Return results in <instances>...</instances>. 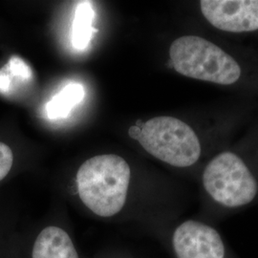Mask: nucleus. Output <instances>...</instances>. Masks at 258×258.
I'll return each instance as SVG.
<instances>
[{
  "label": "nucleus",
  "mask_w": 258,
  "mask_h": 258,
  "mask_svg": "<svg viewBox=\"0 0 258 258\" xmlns=\"http://www.w3.org/2000/svg\"><path fill=\"white\" fill-rule=\"evenodd\" d=\"M258 112V102L231 96L185 116L138 120L128 130L149 156L197 181L207 162L229 146Z\"/></svg>",
  "instance_id": "1"
},
{
  "label": "nucleus",
  "mask_w": 258,
  "mask_h": 258,
  "mask_svg": "<svg viewBox=\"0 0 258 258\" xmlns=\"http://www.w3.org/2000/svg\"><path fill=\"white\" fill-rule=\"evenodd\" d=\"M166 64L177 74L258 102V49L191 26L171 39Z\"/></svg>",
  "instance_id": "2"
},
{
  "label": "nucleus",
  "mask_w": 258,
  "mask_h": 258,
  "mask_svg": "<svg viewBox=\"0 0 258 258\" xmlns=\"http://www.w3.org/2000/svg\"><path fill=\"white\" fill-rule=\"evenodd\" d=\"M197 183L198 216L215 225L258 205V112L237 138L207 162Z\"/></svg>",
  "instance_id": "3"
},
{
  "label": "nucleus",
  "mask_w": 258,
  "mask_h": 258,
  "mask_svg": "<svg viewBox=\"0 0 258 258\" xmlns=\"http://www.w3.org/2000/svg\"><path fill=\"white\" fill-rule=\"evenodd\" d=\"M135 176L122 157H92L81 165L74 179L75 194L83 207L102 220L118 219L134 197Z\"/></svg>",
  "instance_id": "4"
},
{
  "label": "nucleus",
  "mask_w": 258,
  "mask_h": 258,
  "mask_svg": "<svg viewBox=\"0 0 258 258\" xmlns=\"http://www.w3.org/2000/svg\"><path fill=\"white\" fill-rule=\"evenodd\" d=\"M192 6L194 26L258 49V0H201Z\"/></svg>",
  "instance_id": "5"
},
{
  "label": "nucleus",
  "mask_w": 258,
  "mask_h": 258,
  "mask_svg": "<svg viewBox=\"0 0 258 258\" xmlns=\"http://www.w3.org/2000/svg\"><path fill=\"white\" fill-rule=\"evenodd\" d=\"M156 240L171 258H240L216 225L198 215L177 219Z\"/></svg>",
  "instance_id": "6"
},
{
  "label": "nucleus",
  "mask_w": 258,
  "mask_h": 258,
  "mask_svg": "<svg viewBox=\"0 0 258 258\" xmlns=\"http://www.w3.org/2000/svg\"><path fill=\"white\" fill-rule=\"evenodd\" d=\"M13 258H86L65 225L48 223L17 239Z\"/></svg>",
  "instance_id": "7"
},
{
  "label": "nucleus",
  "mask_w": 258,
  "mask_h": 258,
  "mask_svg": "<svg viewBox=\"0 0 258 258\" xmlns=\"http://www.w3.org/2000/svg\"><path fill=\"white\" fill-rule=\"evenodd\" d=\"M84 98V89L81 83L67 84L47 103V115L50 119L66 118L77 104Z\"/></svg>",
  "instance_id": "8"
},
{
  "label": "nucleus",
  "mask_w": 258,
  "mask_h": 258,
  "mask_svg": "<svg viewBox=\"0 0 258 258\" xmlns=\"http://www.w3.org/2000/svg\"><path fill=\"white\" fill-rule=\"evenodd\" d=\"M94 18L95 12L91 2L82 1L78 4L72 25V44L77 50H84L90 43Z\"/></svg>",
  "instance_id": "9"
},
{
  "label": "nucleus",
  "mask_w": 258,
  "mask_h": 258,
  "mask_svg": "<svg viewBox=\"0 0 258 258\" xmlns=\"http://www.w3.org/2000/svg\"><path fill=\"white\" fill-rule=\"evenodd\" d=\"M8 71L13 82L14 79L19 80L21 82H27L33 78V72L30 66L19 56L11 57L8 63L4 66Z\"/></svg>",
  "instance_id": "10"
},
{
  "label": "nucleus",
  "mask_w": 258,
  "mask_h": 258,
  "mask_svg": "<svg viewBox=\"0 0 258 258\" xmlns=\"http://www.w3.org/2000/svg\"><path fill=\"white\" fill-rule=\"evenodd\" d=\"M13 164L14 155L12 149L6 144L0 142V182L11 172Z\"/></svg>",
  "instance_id": "11"
},
{
  "label": "nucleus",
  "mask_w": 258,
  "mask_h": 258,
  "mask_svg": "<svg viewBox=\"0 0 258 258\" xmlns=\"http://www.w3.org/2000/svg\"><path fill=\"white\" fill-rule=\"evenodd\" d=\"M90 258H139L130 252L129 250L123 249H103L96 253Z\"/></svg>",
  "instance_id": "12"
},
{
  "label": "nucleus",
  "mask_w": 258,
  "mask_h": 258,
  "mask_svg": "<svg viewBox=\"0 0 258 258\" xmlns=\"http://www.w3.org/2000/svg\"><path fill=\"white\" fill-rule=\"evenodd\" d=\"M13 87V80L8 71L3 67L0 69V93L9 94Z\"/></svg>",
  "instance_id": "13"
}]
</instances>
